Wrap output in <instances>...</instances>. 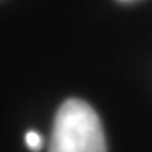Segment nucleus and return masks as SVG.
Listing matches in <instances>:
<instances>
[{
  "instance_id": "f257e3e1",
  "label": "nucleus",
  "mask_w": 152,
  "mask_h": 152,
  "mask_svg": "<svg viewBox=\"0 0 152 152\" xmlns=\"http://www.w3.org/2000/svg\"><path fill=\"white\" fill-rule=\"evenodd\" d=\"M49 152H107L100 118L86 102L69 98L59 107Z\"/></svg>"
},
{
  "instance_id": "f03ea898",
  "label": "nucleus",
  "mask_w": 152,
  "mask_h": 152,
  "mask_svg": "<svg viewBox=\"0 0 152 152\" xmlns=\"http://www.w3.org/2000/svg\"><path fill=\"white\" fill-rule=\"evenodd\" d=\"M26 145L31 151H39L42 147V137H41V134L36 130H29L26 134Z\"/></svg>"
},
{
  "instance_id": "7ed1b4c3",
  "label": "nucleus",
  "mask_w": 152,
  "mask_h": 152,
  "mask_svg": "<svg viewBox=\"0 0 152 152\" xmlns=\"http://www.w3.org/2000/svg\"><path fill=\"white\" fill-rule=\"evenodd\" d=\"M118 2H132V0H118Z\"/></svg>"
}]
</instances>
